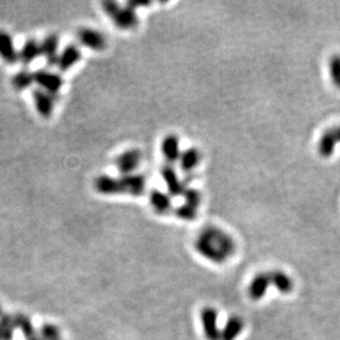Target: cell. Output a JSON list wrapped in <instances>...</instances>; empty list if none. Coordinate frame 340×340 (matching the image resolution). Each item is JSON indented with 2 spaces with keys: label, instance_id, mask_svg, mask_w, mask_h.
<instances>
[{
  "label": "cell",
  "instance_id": "cell-1",
  "mask_svg": "<svg viewBox=\"0 0 340 340\" xmlns=\"http://www.w3.org/2000/svg\"><path fill=\"white\" fill-rule=\"evenodd\" d=\"M195 249L202 257L214 263H224L236 252L233 238L223 229L209 226L204 228L195 241Z\"/></svg>",
  "mask_w": 340,
  "mask_h": 340
},
{
  "label": "cell",
  "instance_id": "cell-2",
  "mask_svg": "<svg viewBox=\"0 0 340 340\" xmlns=\"http://www.w3.org/2000/svg\"><path fill=\"white\" fill-rule=\"evenodd\" d=\"M102 8L105 14L120 30H134L139 25L140 20L137 10H134L127 3L125 6H122L121 3L114 1V0L113 1L107 0L102 3Z\"/></svg>",
  "mask_w": 340,
  "mask_h": 340
},
{
  "label": "cell",
  "instance_id": "cell-3",
  "mask_svg": "<svg viewBox=\"0 0 340 340\" xmlns=\"http://www.w3.org/2000/svg\"><path fill=\"white\" fill-rule=\"evenodd\" d=\"M34 84L36 88L59 97L63 85H64V81L60 73L50 69H39L34 72Z\"/></svg>",
  "mask_w": 340,
  "mask_h": 340
},
{
  "label": "cell",
  "instance_id": "cell-4",
  "mask_svg": "<svg viewBox=\"0 0 340 340\" xmlns=\"http://www.w3.org/2000/svg\"><path fill=\"white\" fill-rule=\"evenodd\" d=\"M142 162V152L137 148L127 149L120 153L116 160L114 165L120 175H129L137 173V170Z\"/></svg>",
  "mask_w": 340,
  "mask_h": 340
},
{
  "label": "cell",
  "instance_id": "cell-5",
  "mask_svg": "<svg viewBox=\"0 0 340 340\" xmlns=\"http://www.w3.org/2000/svg\"><path fill=\"white\" fill-rule=\"evenodd\" d=\"M160 174L165 184L166 192L169 193L172 197L182 196L183 193H184L186 188L188 187L186 181L181 179L179 172L176 171L174 165L164 164L161 167Z\"/></svg>",
  "mask_w": 340,
  "mask_h": 340
},
{
  "label": "cell",
  "instance_id": "cell-6",
  "mask_svg": "<svg viewBox=\"0 0 340 340\" xmlns=\"http://www.w3.org/2000/svg\"><path fill=\"white\" fill-rule=\"evenodd\" d=\"M77 40L84 48L101 52L107 48V39L101 31L91 27H83L77 30Z\"/></svg>",
  "mask_w": 340,
  "mask_h": 340
},
{
  "label": "cell",
  "instance_id": "cell-7",
  "mask_svg": "<svg viewBox=\"0 0 340 340\" xmlns=\"http://www.w3.org/2000/svg\"><path fill=\"white\" fill-rule=\"evenodd\" d=\"M94 188L98 194L104 196L123 195L120 176H113L109 174L98 175L94 181Z\"/></svg>",
  "mask_w": 340,
  "mask_h": 340
},
{
  "label": "cell",
  "instance_id": "cell-8",
  "mask_svg": "<svg viewBox=\"0 0 340 340\" xmlns=\"http://www.w3.org/2000/svg\"><path fill=\"white\" fill-rule=\"evenodd\" d=\"M56 99L57 97L40 90V88H35L32 92V101L35 111L43 119H49L53 116Z\"/></svg>",
  "mask_w": 340,
  "mask_h": 340
},
{
  "label": "cell",
  "instance_id": "cell-9",
  "mask_svg": "<svg viewBox=\"0 0 340 340\" xmlns=\"http://www.w3.org/2000/svg\"><path fill=\"white\" fill-rule=\"evenodd\" d=\"M82 60V50L80 45L75 43H70L64 46L60 52L59 59H57L56 67L60 73H65L73 69Z\"/></svg>",
  "mask_w": 340,
  "mask_h": 340
},
{
  "label": "cell",
  "instance_id": "cell-10",
  "mask_svg": "<svg viewBox=\"0 0 340 340\" xmlns=\"http://www.w3.org/2000/svg\"><path fill=\"white\" fill-rule=\"evenodd\" d=\"M120 180H121L123 195L140 197L145 193L148 181L144 174L137 172L129 175H120Z\"/></svg>",
  "mask_w": 340,
  "mask_h": 340
},
{
  "label": "cell",
  "instance_id": "cell-11",
  "mask_svg": "<svg viewBox=\"0 0 340 340\" xmlns=\"http://www.w3.org/2000/svg\"><path fill=\"white\" fill-rule=\"evenodd\" d=\"M182 152L180 138L173 133L165 135L161 142V153L166 164H176L181 158Z\"/></svg>",
  "mask_w": 340,
  "mask_h": 340
},
{
  "label": "cell",
  "instance_id": "cell-12",
  "mask_svg": "<svg viewBox=\"0 0 340 340\" xmlns=\"http://www.w3.org/2000/svg\"><path fill=\"white\" fill-rule=\"evenodd\" d=\"M340 143V125L327 129L322 134L317 144L318 153L323 158H331L335 152V148Z\"/></svg>",
  "mask_w": 340,
  "mask_h": 340
},
{
  "label": "cell",
  "instance_id": "cell-13",
  "mask_svg": "<svg viewBox=\"0 0 340 340\" xmlns=\"http://www.w3.org/2000/svg\"><path fill=\"white\" fill-rule=\"evenodd\" d=\"M60 52V38L57 34L51 33L41 41L42 57H44L46 65L49 67L56 66Z\"/></svg>",
  "mask_w": 340,
  "mask_h": 340
},
{
  "label": "cell",
  "instance_id": "cell-14",
  "mask_svg": "<svg viewBox=\"0 0 340 340\" xmlns=\"http://www.w3.org/2000/svg\"><path fill=\"white\" fill-rule=\"evenodd\" d=\"M0 59L9 65L19 62V50L15 48L12 35L4 30H0Z\"/></svg>",
  "mask_w": 340,
  "mask_h": 340
},
{
  "label": "cell",
  "instance_id": "cell-15",
  "mask_svg": "<svg viewBox=\"0 0 340 340\" xmlns=\"http://www.w3.org/2000/svg\"><path fill=\"white\" fill-rule=\"evenodd\" d=\"M218 314L214 307H205L201 312L203 329L207 340H221V331L217 326Z\"/></svg>",
  "mask_w": 340,
  "mask_h": 340
},
{
  "label": "cell",
  "instance_id": "cell-16",
  "mask_svg": "<svg viewBox=\"0 0 340 340\" xmlns=\"http://www.w3.org/2000/svg\"><path fill=\"white\" fill-rule=\"evenodd\" d=\"M202 162V152L195 146L183 150L181 158L177 162L180 170L186 175H191Z\"/></svg>",
  "mask_w": 340,
  "mask_h": 340
},
{
  "label": "cell",
  "instance_id": "cell-17",
  "mask_svg": "<svg viewBox=\"0 0 340 340\" xmlns=\"http://www.w3.org/2000/svg\"><path fill=\"white\" fill-rule=\"evenodd\" d=\"M40 56H42L41 42L32 38L25 40L19 50V62L24 67L30 66Z\"/></svg>",
  "mask_w": 340,
  "mask_h": 340
},
{
  "label": "cell",
  "instance_id": "cell-18",
  "mask_svg": "<svg viewBox=\"0 0 340 340\" xmlns=\"http://www.w3.org/2000/svg\"><path fill=\"white\" fill-rule=\"evenodd\" d=\"M149 203L153 211L159 215H165L170 213L172 206V196L167 192L154 188L149 194Z\"/></svg>",
  "mask_w": 340,
  "mask_h": 340
},
{
  "label": "cell",
  "instance_id": "cell-19",
  "mask_svg": "<svg viewBox=\"0 0 340 340\" xmlns=\"http://www.w3.org/2000/svg\"><path fill=\"white\" fill-rule=\"evenodd\" d=\"M270 284L271 280L269 272H261V273L255 275L252 281H251L248 289L250 299L253 301H259L262 299L266 294V291H268Z\"/></svg>",
  "mask_w": 340,
  "mask_h": 340
},
{
  "label": "cell",
  "instance_id": "cell-20",
  "mask_svg": "<svg viewBox=\"0 0 340 340\" xmlns=\"http://www.w3.org/2000/svg\"><path fill=\"white\" fill-rule=\"evenodd\" d=\"M271 284L273 285L282 294H290L294 289V282L291 276L287 275L285 272L275 270L269 272Z\"/></svg>",
  "mask_w": 340,
  "mask_h": 340
},
{
  "label": "cell",
  "instance_id": "cell-21",
  "mask_svg": "<svg viewBox=\"0 0 340 340\" xmlns=\"http://www.w3.org/2000/svg\"><path fill=\"white\" fill-rule=\"evenodd\" d=\"M11 84L17 92L28 90L34 84V72H31L27 67H23L12 76Z\"/></svg>",
  "mask_w": 340,
  "mask_h": 340
},
{
  "label": "cell",
  "instance_id": "cell-22",
  "mask_svg": "<svg viewBox=\"0 0 340 340\" xmlns=\"http://www.w3.org/2000/svg\"><path fill=\"white\" fill-rule=\"evenodd\" d=\"M243 321L239 316H231L221 333V340H234L243 329Z\"/></svg>",
  "mask_w": 340,
  "mask_h": 340
},
{
  "label": "cell",
  "instance_id": "cell-23",
  "mask_svg": "<svg viewBox=\"0 0 340 340\" xmlns=\"http://www.w3.org/2000/svg\"><path fill=\"white\" fill-rule=\"evenodd\" d=\"M328 72L333 84L340 90V55H334L328 63Z\"/></svg>",
  "mask_w": 340,
  "mask_h": 340
},
{
  "label": "cell",
  "instance_id": "cell-24",
  "mask_svg": "<svg viewBox=\"0 0 340 340\" xmlns=\"http://www.w3.org/2000/svg\"><path fill=\"white\" fill-rule=\"evenodd\" d=\"M183 203L186 204V205L194 207L196 209L200 208L202 204V194L195 188L187 187L185 192L183 193Z\"/></svg>",
  "mask_w": 340,
  "mask_h": 340
},
{
  "label": "cell",
  "instance_id": "cell-25",
  "mask_svg": "<svg viewBox=\"0 0 340 340\" xmlns=\"http://www.w3.org/2000/svg\"><path fill=\"white\" fill-rule=\"evenodd\" d=\"M12 337V324L8 318L0 322V340H10Z\"/></svg>",
  "mask_w": 340,
  "mask_h": 340
},
{
  "label": "cell",
  "instance_id": "cell-26",
  "mask_svg": "<svg viewBox=\"0 0 340 340\" xmlns=\"http://www.w3.org/2000/svg\"><path fill=\"white\" fill-rule=\"evenodd\" d=\"M42 336H43L44 340H59V332L54 326L45 325L42 328Z\"/></svg>",
  "mask_w": 340,
  "mask_h": 340
},
{
  "label": "cell",
  "instance_id": "cell-27",
  "mask_svg": "<svg viewBox=\"0 0 340 340\" xmlns=\"http://www.w3.org/2000/svg\"><path fill=\"white\" fill-rule=\"evenodd\" d=\"M0 315H1V310H0Z\"/></svg>",
  "mask_w": 340,
  "mask_h": 340
}]
</instances>
